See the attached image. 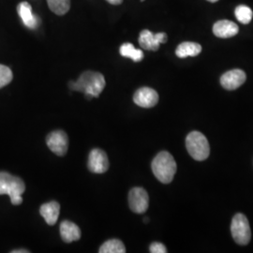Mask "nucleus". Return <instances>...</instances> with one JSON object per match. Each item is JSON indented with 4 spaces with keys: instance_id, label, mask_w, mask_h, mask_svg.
Instances as JSON below:
<instances>
[{
    "instance_id": "f257e3e1",
    "label": "nucleus",
    "mask_w": 253,
    "mask_h": 253,
    "mask_svg": "<svg viewBox=\"0 0 253 253\" xmlns=\"http://www.w3.org/2000/svg\"><path fill=\"white\" fill-rule=\"evenodd\" d=\"M104 76L96 72H85L76 82H71L70 87L74 91L84 92L87 99L97 98L105 87Z\"/></svg>"
},
{
    "instance_id": "f03ea898",
    "label": "nucleus",
    "mask_w": 253,
    "mask_h": 253,
    "mask_svg": "<svg viewBox=\"0 0 253 253\" xmlns=\"http://www.w3.org/2000/svg\"><path fill=\"white\" fill-rule=\"evenodd\" d=\"M151 168L156 178L163 184L171 183L177 170L173 157L167 151H162L155 157Z\"/></svg>"
},
{
    "instance_id": "7ed1b4c3",
    "label": "nucleus",
    "mask_w": 253,
    "mask_h": 253,
    "mask_svg": "<svg viewBox=\"0 0 253 253\" xmlns=\"http://www.w3.org/2000/svg\"><path fill=\"white\" fill-rule=\"evenodd\" d=\"M26 190V185L21 178L11 175L9 172H0V195H9L14 206L23 203L22 194Z\"/></svg>"
},
{
    "instance_id": "20e7f679",
    "label": "nucleus",
    "mask_w": 253,
    "mask_h": 253,
    "mask_svg": "<svg viewBox=\"0 0 253 253\" xmlns=\"http://www.w3.org/2000/svg\"><path fill=\"white\" fill-rule=\"evenodd\" d=\"M186 147L193 160L203 162L210 154V146L207 137L200 131H191L186 138Z\"/></svg>"
},
{
    "instance_id": "39448f33",
    "label": "nucleus",
    "mask_w": 253,
    "mask_h": 253,
    "mask_svg": "<svg viewBox=\"0 0 253 253\" xmlns=\"http://www.w3.org/2000/svg\"><path fill=\"white\" fill-rule=\"evenodd\" d=\"M231 232L236 244L245 246L250 243L252 231L250 222L243 214L238 213L234 217L231 224Z\"/></svg>"
},
{
    "instance_id": "423d86ee",
    "label": "nucleus",
    "mask_w": 253,
    "mask_h": 253,
    "mask_svg": "<svg viewBox=\"0 0 253 253\" xmlns=\"http://www.w3.org/2000/svg\"><path fill=\"white\" fill-rule=\"evenodd\" d=\"M128 205L134 213H145L149 206V197L146 190L143 188L131 189L128 193Z\"/></svg>"
},
{
    "instance_id": "0eeeda50",
    "label": "nucleus",
    "mask_w": 253,
    "mask_h": 253,
    "mask_svg": "<svg viewBox=\"0 0 253 253\" xmlns=\"http://www.w3.org/2000/svg\"><path fill=\"white\" fill-rule=\"evenodd\" d=\"M167 40L168 37L164 32L154 34L150 30L145 29L140 33L139 43L143 49L147 51H158L160 44L165 43Z\"/></svg>"
},
{
    "instance_id": "6e6552de",
    "label": "nucleus",
    "mask_w": 253,
    "mask_h": 253,
    "mask_svg": "<svg viewBox=\"0 0 253 253\" xmlns=\"http://www.w3.org/2000/svg\"><path fill=\"white\" fill-rule=\"evenodd\" d=\"M47 146L57 156H64L68 151L69 139L63 130H54L46 138Z\"/></svg>"
},
{
    "instance_id": "1a4fd4ad",
    "label": "nucleus",
    "mask_w": 253,
    "mask_h": 253,
    "mask_svg": "<svg viewBox=\"0 0 253 253\" xmlns=\"http://www.w3.org/2000/svg\"><path fill=\"white\" fill-rule=\"evenodd\" d=\"M87 167L94 173H103L108 171L109 160L106 153L101 149H93L88 156Z\"/></svg>"
},
{
    "instance_id": "9d476101",
    "label": "nucleus",
    "mask_w": 253,
    "mask_h": 253,
    "mask_svg": "<svg viewBox=\"0 0 253 253\" xmlns=\"http://www.w3.org/2000/svg\"><path fill=\"white\" fill-rule=\"evenodd\" d=\"M247 80L244 71L235 69L224 73L220 77V84L226 90H235L240 87Z\"/></svg>"
},
{
    "instance_id": "9b49d317",
    "label": "nucleus",
    "mask_w": 253,
    "mask_h": 253,
    "mask_svg": "<svg viewBox=\"0 0 253 253\" xmlns=\"http://www.w3.org/2000/svg\"><path fill=\"white\" fill-rule=\"evenodd\" d=\"M133 101L140 107L151 108L158 103L159 95L157 91L150 87H142L136 91L133 96Z\"/></svg>"
},
{
    "instance_id": "f8f14e48",
    "label": "nucleus",
    "mask_w": 253,
    "mask_h": 253,
    "mask_svg": "<svg viewBox=\"0 0 253 253\" xmlns=\"http://www.w3.org/2000/svg\"><path fill=\"white\" fill-rule=\"evenodd\" d=\"M239 32L238 26L229 20H220L213 26V33L220 39H228L235 36Z\"/></svg>"
},
{
    "instance_id": "ddd939ff",
    "label": "nucleus",
    "mask_w": 253,
    "mask_h": 253,
    "mask_svg": "<svg viewBox=\"0 0 253 253\" xmlns=\"http://www.w3.org/2000/svg\"><path fill=\"white\" fill-rule=\"evenodd\" d=\"M19 16L22 19L24 25L30 29H36L40 25V19L32 12V8L29 3L22 2L17 7Z\"/></svg>"
},
{
    "instance_id": "4468645a",
    "label": "nucleus",
    "mask_w": 253,
    "mask_h": 253,
    "mask_svg": "<svg viewBox=\"0 0 253 253\" xmlns=\"http://www.w3.org/2000/svg\"><path fill=\"white\" fill-rule=\"evenodd\" d=\"M60 235L66 243H72L81 238V230L70 220H64L60 224Z\"/></svg>"
},
{
    "instance_id": "2eb2a0df",
    "label": "nucleus",
    "mask_w": 253,
    "mask_h": 253,
    "mask_svg": "<svg viewBox=\"0 0 253 253\" xmlns=\"http://www.w3.org/2000/svg\"><path fill=\"white\" fill-rule=\"evenodd\" d=\"M60 212V206L57 202H49L42 205L40 208L41 215L45 219L46 223L48 225L53 226L59 217Z\"/></svg>"
},
{
    "instance_id": "dca6fc26",
    "label": "nucleus",
    "mask_w": 253,
    "mask_h": 253,
    "mask_svg": "<svg viewBox=\"0 0 253 253\" xmlns=\"http://www.w3.org/2000/svg\"><path fill=\"white\" fill-rule=\"evenodd\" d=\"M202 52V46L196 42H185L177 46L175 54L179 58H186L188 56H197Z\"/></svg>"
},
{
    "instance_id": "f3484780",
    "label": "nucleus",
    "mask_w": 253,
    "mask_h": 253,
    "mask_svg": "<svg viewBox=\"0 0 253 253\" xmlns=\"http://www.w3.org/2000/svg\"><path fill=\"white\" fill-rule=\"evenodd\" d=\"M119 53L124 57L132 59L134 62H140L144 58L143 51L136 49L133 44H131V43L122 44L119 49Z\"/></svg>"
},
{
    "instance_id": "a211bd4d",
    "label": "nucleus",
    "mask_w": 253,
    "mask_h": 253,
    "mask_svg": "<svg viewBox=\"0 0 253 253\" xmlns=\"http://www.w3.org/2000/svg\"><path fill=\"white\" fill-rule=\"evenodd\" d=\"M100 253H125L126 248L118 239H111L101 245L100 248Z\"/></svg>"
},
{
    "instance_id": "6ab92c4d",
    "label": "nucleus",
    "mask_w": 253,
    "mask_h": 253,
    "mask_svg": "<svg viewBox=\"0 0 253 253\" xmlns=\"http://www.w3.org/2000/svg\"><path fill=\"white\" fill-rule=\"evenodd\" d=\"M50 9L57 15L66 14L71 8V0H47Z\"/></svg>"
},
{
    "instance_id": "aec40b11",
    "label": "nucleus",
    "mask_w": 253,
    "mask_h": 253,
    "mask_svg": "<svg viewBox=\"0 0 253 253\" xmlns=\"http://www.w3.org/2000/svg\"><path fill=\"white\" fill-rule=\"evenodd\" d=\"M235 17L243 25H248L253 20V11L246 5H240L236 7L235 10Z\"/></svg>"
},
{
    "instance_id": "412c9836",
    "label": "nucleus",
    "mask_w": 253,
    "mask_h": 253,
    "mask_svg": "<svg viewBox=\"0 0 253 253\" xmlns=\"http://www.w3.org/2000/svg\"><path fill=\"white\" fill-rule=\"evenodd\" d=\"M13 75L9 67L0 64V88L6 86L12 81Z\"/></svg>"
},
{
    "instance_id": "4be33fe9",
    "label": "nucleus",
    "mask_w": 253,
    "mask_h": 253,
    "mask_svg": "<svg viewBox=\"0 0 253 253\" xmlns=\"http://www.w3.org/2000/svg\"><path fill=\"white\" fill-rule=\"evenodd\" d=\"M149 251L151 253H166L167 249L164 245L160 243V242H154L150 245Z\"/></svg>"
},
{
    "instance_id": "5701e85b",
    "label": "nucleus",
    "mask_w": 253,
    "mask_h": 253,
    "mask_svg": "<svg viewBox=\"0 0 253 253\" xmlns=\"http://www.w3.org/2000/svg\"><path fill=\"white\" fill-rule=\"evenodd\" d=\"M107 2H109L110 4H113V5H119L123 2V0H106Z\"/></svg>"
},
{
    "instance_id": "b1692460",
    "label": "nucleus",
    "mask_w": 253,
    "mask_h": 253,
    "mask_svg": "<svg viewBox=\"0 0 253 253\" xmlns=\"http://www.w3.org/2000/svg\"><path fill=\"white\" fill-rule=\"evenodd\" d=\"M12 253H28L29 252L28 251H27V250H18V251H12L11 252Z\"/></svg>"
},
{
    "instance_id": "393cba45",
    "label": "nucleus",
    "mask_w": 253,
    "mask_h": 253,
    "mask_svg": "<svg viewBox=\"0 0 253 253\" xmlns=\"http://www.w3.org/2000/svg\"><path fill=\"white\" fill-rule=\"evenodd\" d=\"M208 1H209V2H217V1H218V0H208Z\"/></svg>"
},
{
    "instance_id": "a878e982",
    "label": "nucleus",
    "mask_w": 253,
    "mask_h": 253,
    "mask_svg": "<svg viewBox=\"0 0 253 253\" xmlns=\"http://www.w3.org/2000/svg\"><path fill=\"white\" fill-rule=\"evenodd\" d=\"M147 221H148V218H147V217H145V222H147Z\"/></svg>"
},
{
    "instance_id": "bb28decb",
    "label": "nucleus",
    "mask_w": 253,
    "mask_h": 253,
    "mask_svg": "<svg viewBox=\"0 0 253 253\" xmlns=\"http://www.w3.org/2000/svg\"><path fill=\"white\" fill-rule=\"evenodd\" d=\"M141 1H142V2H144V1H145V0H141Z\"/></svg>"
}]
</instances>
